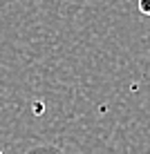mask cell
I'll return each instance as SVG.
<instances>
[{
	"label": "cell",
	"instance_id": "cell-1",
	"mask_svg": "<svg viewBox=\"0 0 150 154\" xmlns=\"http://www.w3.org/2000/svg\"><path fill=\"white\" fill-rule=\"evenodd\" d=\"M139 11L150 16V2H141V5H139Z\"/></svg>",
	"mask_w": 150,
	"mask_h": 154
}]
</instances>
